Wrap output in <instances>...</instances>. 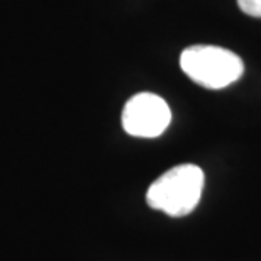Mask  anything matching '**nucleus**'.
I'll list each match as a JSON object with an SVG mask.
<instances>
[{"mask_svg": "<svg viewBox=\"0 0 261 261\" xmlns=\"http://www.w3.org/2000/svg\"><path fill=\"white\" fill-rule=\"evenodd\" d=\"M180 66L190 80L211 90L229 87L244 73V63L236 53L207 44L187 48L180 56Z\"/></svg>", "mask_w": 261, "mask_h": 261, "instance_id": "f03ea898", "label": "nucleus"}, {"mask_svg": "<svg viewBox=\"0 0 261 261\" xmlns=\"http://www.w3.org/2000/svg\"><path fill=\"white\" fill-rule=\"evenodd\" d=\"M238 5L246 15L261 19V0H238Z\"/></svg>", "mask_w": 261, "mask_h": 261, "instance_id": "20e7f679", "label": "nucleus"}, {"mask_svg": "<svg viewBox=\"0 0 261 261\" xmlns=\"http://www.w3.org/2000/svg\"><path fill=\"white\" fill-rule=\"evenodd\" d=\"M171 122V111L165 98L154 93H136L122 111V127L134 138H158Z\"/></svg>", "mask_w": 261, "mask_h": 261, "instance_id": "7ed1b4c3", "label": "nucleus"}, {"mask_svg": "<svg viewBox=\"0 0 261 261\" xmlns=\"http://www.w3.org/2000/svg\"><path fill=\"white\" fill-rule=\"evenodd\" d=\"M205 175L197 165H178L158 176L146 192V202L170 217H184L200 202Z\"/></svg>", "mask_w": 261, "mask_h": 261, "instance_id": "f257e3e1", "label": "nucleus"}]
</instances>
